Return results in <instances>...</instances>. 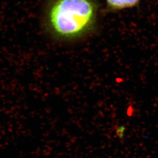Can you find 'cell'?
<instances>
[{"mask_svg":"<svg viewBox=\"0 0 158 158\" xmlns=\"http://www.w3.org/2000/svg\"><path fill=\"white\" fill-rule=\"evenodd\" d=\"M97 15L92 0H53L47 13V25L56 37L72 39L91 29Z\"/></svg>","mask_w":158,"mask_h":158,"instance_id":"cell-1","label":"cell"},{"mask_svg":"<svg viewBox=\"0 0 158 158\" xmlns=\"http://www.w3.org/2000/svg\"><path fill=\"white\" fill-rule=\"evenodd\" d=\"M141 0H106L108 7L115 10L131 8L137 6Z\"/></svg>","mask_w":158,"mask_h":158,"instance_id":"cell-2","label":"cell"}]
</instances>
